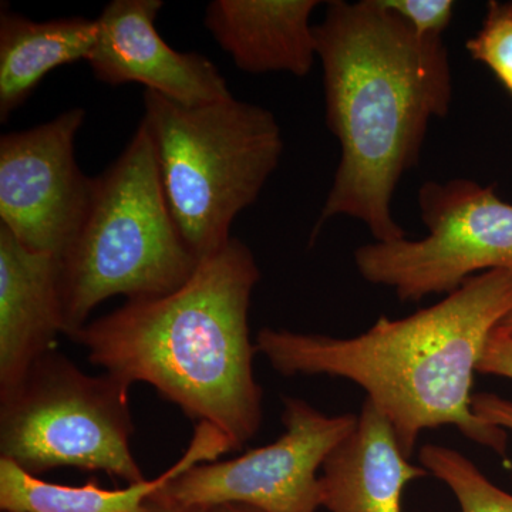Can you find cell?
Instances as JSON below:
<instances>
[{"instance_id": "cell-6", "label": "cell", "mask_w": 512, "mask_h": 512, "mask_svg": "<svg viewBox=\"0 0 512 512\" xmlns=\"http://www.w3.org/2000/svg\"><path fill=\"white\" fill-rule=\"evenodd\" d=\"M130 389L110 373L87 375L56 349L46 353L0 397V458L33 476L72 467L147 480L131 451Z\"/></svg>"}, {"instance_id": "cell-4", "label": "cell", "mask_w": 512, "mask_h": 512, "mask_svg": "<svg viewBox=\"0 0 512 512\" xmlns=\"http://www.w3.org/2000/svg\"><path fill=\"white\" fill-rule=\"evenodd\" d=\"M59 264L64 335L70 339L106 299L160 298L197 271L200 261L165 200L143 121L120 157L94 177L86 220Z\"/></svg>"}, {"instance_id": "cell-5", "label": "cell", "mask_w": 512, "mask_h": 512, "mask_svg": "<svg viewBox=\"0 0 512 512\" xmlns=\"http://www.w3.org/2000/svg\"><path fill=\"white\" fill-rule=\"evenodd\" d=\"M147 127L171 214L198 261L231 241L284 154L272 111L231 99L183 106L146 90Z\"/></svg>"}, {"instance_id": "cell-2", "label": "cell", "mask_w": 512, "mask_h": 512, "mask_svg": "<svg viewBox=\"0 0 512 512\" xmlns=\"http://www.w3.org/2000/svg\"><path fill=\"white\" fill-rule=\"evenodd\" d=\"M511 312L512 268L494 269L407 318L382 316L353 338L264 328L255 346L281 375L342 377L362 387L407 458L424 430L441 426L505 457L507 433L478 419L471 403L488 338Z\"/></svg>"}, {"instance_id": "cell-15", "label": "cell", "mask_w": 512, "mask_h": 512, "mask_svg": "<svg viewBox=\"0 0 512 512\" xmlns=\"http://www.w3.org/2000/svg\"><path fill=\"white\" fill-rule=\"evenodd\" d=\"M97 20L72 16L35 22L3 6L0 12V121L28 101L57 67L89 59Z\"/></svg>"}, {"instance_id": "cell-17", "label": "cell", "mask_w": 512, "mask_h": 512, "mask_svg": "<svg viewBox=\"0 0 512 512\" xmlns=\"http://www.w3.org/2000/svg\"><path fill=\"white\" fill-rule=\"evenodd\" d=\"M468 55L484 64L512 96V2L490 0L476 35L466 42Z\"/></svg>"}, {"instance_id": "cell-19", "label": "cell", "mask_w": 512, "mask_h": 512, "mask_svg": "<svg viewBox=\"0 0 512 512\" xmlns=\"http://www.w3.org/2000/svg\"><path fill=\"white\" fill-rule=\"evenodd\" d=\"M477 373L512 380V336L497 326L488 338Z\"/></svg>"}, {"instance_id": "cell-10", "label": "cell", "mask_w": 512, "mask_h": 512, "mask_svg": "<svg viewBox=\"0 0 512 512\" xmlns=\"http://www.w3.org/2000/svg\"><path fill=\"white\" fill-rule=\"evenodd\" d=\"M161 0H113L97 20L96 45L87 63L109 86L143 84L183 106L231 99L227 80L207 57L178 52L156 28Z\"/></svg>"}, {"instance_id": "cell-21", "label": "cell", "mask_w": 512, "mask_h": 512, "mask_svg": "<svg viewBox=\"0 0 512 512\" xmlns=\"http://www.w3.org/2000/svg\"><path fill=\"white\" fill-rule=\"evenodd\" d=\"M147 512H215L214 508L201 507V505H175L148 501Z\"/></svg>"}, {"instance_id": "cell-8", "label": "cell", "mask_w": 512, "mask_h": 512, "mask_svg": "<svg viewBox=\"0 0 512 512\" xmlns=\"http://www.w3.org/2000/svg\"><path fill=\"white\" fill-rule=\"evenodd\" d=\"M285 433L274 443L227 461L192 467L151 500L163 504L248 505L262 512H316L318 471L356 427L355 414L328 416L305 400L286 397Z\"/></svg>"}, {"instance_id": "cell-20", "label": "cell", "mask_w": 512, "mask_h": 512, "mask_svg": "<svg viewBox=\"0 0 512 512\" xmlns=\"http://www.w3.org/2000/svg\"><path fill=\"white\" fill-rule=\"evenodd\" d=\"M473 412L478 419L500 429L512 431V402L493 393H476L473 396Z\"/></svg>"}, {"instance_id": "cell-18", "label": "cell", "mask_w": 512, "mask_h": 512, "mask_svg": "<svg viewBox=\"0 0 512 512\" xmlns=\"http://www.w3.org/2000/svg\"><path fill=\"white\" fill-rule=\"evenodd\" d=\"M407 25L424 37H443L456 10L453 0H380Z\"/></svg>"}, {"instance_id": "cell-3", "label": "cell", "mask_w": 512, "mask_h": 512, "mask_svg": "<svg viewBox=\"0 0 512 512\" xmlns=\"http://www.w3.org/2000/svg\"><path fill=\"white\" fill-rule=\"evenodd\" d=\"M259 279L251 249L232 237L177 291L127 301L73 340L92 365L130 386L150 384L197 424L220 430L232 451L241 450L262 421L258 350L248 323Z\"/></svg>"}, {"instance_id": "cell-12", "label": "cell", "mask_w": 512, "mask_h": 512, "mask_svg": "<svg viewBox=\"0 0 512 512\" xmlns=\"http://www.w3.org/2000/svg\"><path fill=\"white\" fill-rule=\"evenodd\" d=\"M320 471V507L330 512H402L404 488L429 474L409 463L392 424L367 399L355 429L330 451Z\"/></svg>"}, {"instance_id": "cell-7", "label": "cell", "mask_w": 512, "mask_h": 512, "mask_svg": "<svg viewBox=\"0 0 512 512\" xmlns=\"http://www.w3.org/2000/svg\"><path fill=\"white\" fill-rule=\"evenodd\" d=\"M427 237L373 242L355 251L359 274L403 302L451 293L473 276L512 268V204L468 178L427 181L417 194Z\"/></svg>"}, {"instance_id": "cell-9", "label": "cell", "mask_w": 512, "mask_h": 512, "mask_svg": "<svg viewBox=\"0 0 512 512\" xmlns=\"http://www.w3.org/2000/svg\"><path fill=\"white\" fill-rule=\"evenodd\" d=\"M86 111H64L29 130L0 137V225L23 247L60 259L79 234L94 177L76 161Z\"/></svg>"}, {"instance_id": "cell-13", "label": "cell", "mask_w": 512, "mask_h": 512, "mask_svg": "<svg viewBox=\"0 0 512 512\" xmlns=\"http://www.w3.org/2000/svg\"><path fill=\"white\" fill-rule=\"evenodd\" d=\"M318 0H214L205 28L242 72L311 73L318 57L311 25Z\"/></svg>"}, {"instance_id": "cell-23", "label": "cell", "mask_w": 512, "mask_h": 512, "mask_svg": "<svg viewBox=\"0 0 512 512\" xmlns=\"http://www.w3.org/2000/svg\"><path fill=\"white\" fill-rule=\"evenodd\" d=\"M498 326H500L501 329H504L505 332L510 333V335L512 336V312L510 313V315L505 316L503 322H501L500 325Z\"/></svg>"}, {"instance_id": "cell-11", "label": "cell", "mask_w": 512, "mask_h": 512, "mask_svg": "<svg viewBox=\"0 0 512 512\" xmlns=\"http://www.w3.org/2000/svg\"><path fill=\"white\" fill-rule=\"evenodd\" d=\"M64 335L59 259L30 251L0 225V397Z\"/></svg>"}, {"instance_id": "cell-14", "label": "cell", "mask_w": 512, "mask_h": 512, "mask_svg": "<svg viewBox=\"0 0 512 512\" xmlns=\"http://www.w3.org/2000/svg\"><path fill=\"white\" fill-rule=\"evenodd\" d=\"M232 451L227 437L207 423L197 424L190 446L183 456L153 480L107 490L99 484L80 487L47 483L0 458V510L2 512H147L148 501L198 464L217 461Z\"/></svg>"}, {"instance_id": "cell-22", "label": "cell", "mask_w": 512, "mask_h": 512, "mask_svg": "<svg viewBox=\"0 0 512 512\" xmlns=\"http://www.w3.org/2000/svg\"><path fill=\"white\" fill-rule=\"evenodd\" d=\"M215 512H262L256 508L248 507V505L228 504L214 508Z\"/></svg>"}, {"instance_id": "cell-1", "label": "cell", "mask_w": 512, "mask_h": 512, "mask_svg": "<svg viewBox=\"0 0 512 512\" xmlns=\"http://www.w3.org/2000/svg\"><path fill=\"white\" fill-rule=\"evenodd\" d=\"M315 29L326 124L340 161L312 237L329 220L363 222L376 242L406 238L392 214L397 185L419 164L430 123L453 103L443 37H424L380 0H332Z\"/></svg>"}, {"instance_id": "cell-16", "label": "cell", "mask_w": 512, "mask_h": 512, "mask_svg": "<svg viewBox=\"0 0 512 512\" xmlns=\"http://www.w3.org/2000/svg\"><path fill=\"white\" fill-rule=\"evenodd\" d=\"M421 466L453 491L461 512H512V495L491 483L473 461L453 448L426 444Z\"/></svg>"}]
</instances>
